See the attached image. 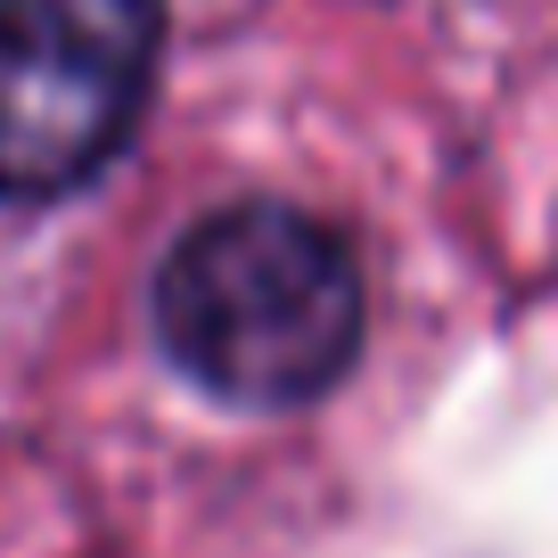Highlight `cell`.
Returning <instances> with one entry per match:
<instances>
[{
	"label": "cell",
	"mask_w": 558,
	"mask_h": 558,
	"mask_svg": "<svg viewBox=\"0 0 558 558\" xmlns=\"http://www.w3.org/2000/svg\"><path fill=\"white\" fill-rule=\"evenodd\" d=\"M157 329L214 395L288 411L345 378L362 345V271L345 239L296 206H230L173 246Z\"/></svg>",
	"instance_id": "6da1fadb"
},
{
	"label": "cell",
	"mask_w": 558,
	"mask_h": 558,
	"mask_svg": "<svg viewBox=\"0 0 558 558\" xmlns=\"http://www.w3.org/2000/svg\"><path fill=\"white\" fill-rule=\"evenodd\" d=\"M157 25V0H0V197H58L116 157Z\"/></svg>",
	"instance_id": "7a4b0ae2"
}]
</instances>
